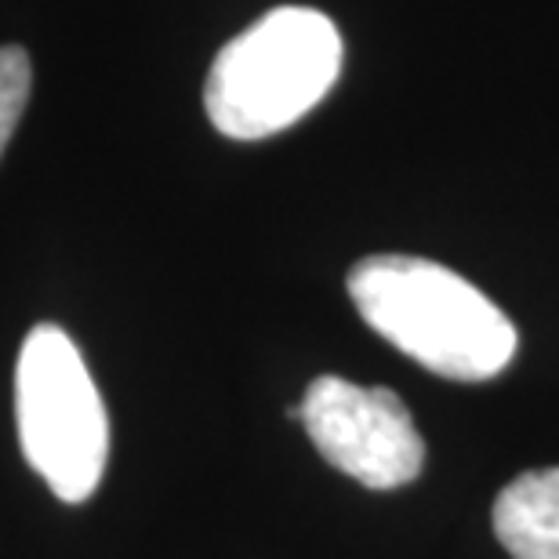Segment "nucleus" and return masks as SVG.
Listing matches in <instances>:
<instances>
[{"label": "nucleus", "mask_w": 559, "mask_h": 559, "mask_svg": "<svg viewBox=\"0 0 559 559\" xmlns=\"http://www.w3.org/2000/svg\"><path fill=\"white\" fill-rule=\"evenodd\" d=\"M495 534L512 559H559V465L523 473L501 490Z\"/></svg>", "instance_id": "nucleus-5"}, {"label": "nucleus", "mask_w": 559, "mask_h": 559, "mask_svg": "<svg viewBox=\"0 0 559 559\" xmlns=\"http://www.w3.org/2000/svg\"><path fill=\"white\" fill-rule=\"evenodd\" d=\"M338 73V26L317 8H273L218 51L204 106L226 139H270L320 106Z\"/></svg>", "instance_id": "nucleus-2"}, {"label": "nucleus", "mask_w": 559, "mask_h": 559, "mask_svg": "<svg viewBox=\"0 0 559 559\" xmlns=\"http://www.w3.org/2000/svg\"><path fill=\"white\" fill-rule=\"evenodd\" d=\"M349 298L374 334L454 382H487L516 356V328L506 312L440 262L371 254L353 265Z\"/></svg>", "instance_id": "nucleus-1"}, {"label": "nucleus", "mask_w": 559, "mask_h": 559, "mask_svg": "<svg viewBox=\"0 0 559 559\" xmlns=\"http://www.w3.org/2000/svg\"><path fill=\"white\" fill-rule=\"evenodd\" d=\"M29 84H33L29 55L15 48V44L0 48V156H4L11 135H15L22 114H26Z\"/></svg>", "instance_id": "nucleus-6"}, {"label": "nucleus", "mask_w": 559, "mask_h": 559, "mask_svg": "<svg viewBox=\"0 0 559 559\" xmlns=\"http://www.w3.org/2000/svg\"><path fill=\"white\" fill-rule=\"evenodd\" d=\"M290 415L301 418L312 447L356 484L396 490L421 473V432L393 389H367L349 378L320 374Z\"/></svg>", "instance_id": "nucleus-4"}, {"label": "nucleus", "mask_w": 559, "mask_h": 559, "mask_svg": "<svg viewBox=\"0 0 559 559\" xmlns=\"http://www.w3.org/2000/svg\"><path fill=\"white\" fill-rule=\"evenodd\" d=\"M15 418L22 454L51 495L70 506L92 498L106 473L109 418L81 349L55 323H40L22 342Z\"/></svg>", "instance_id": "nucleus-3"}]
</instances>
